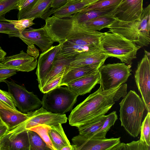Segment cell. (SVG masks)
<instances>
[{"mask_svg": "<svg viewBox=\"0 0 150 150\" xmlns=\"http://www.w3.org/2000/svg\"><path fill=\"white\" fill-rule=\"evenodd\" d=\"M5 109L13 112H21L18 110L16 111L13 110L0 100V109Z\"/></svg>", "mask_w": 150, "mask_h": 150, "instance_id": "cell-43", "label": "cell"}, {"mask_svg": "<svg viewBox=\"0 0 150 150\" xmlns=\"http://www.w3.org/2000/svg\"><path fill=\"white\" fill-rule=\"evenodd\" d=\"M62 124L59 123L50 126L48 130L50 139L56 150H61L64 146L71 145Z\"/></svg>", "mask_w": 150, "mask_h": 150, "instance_id": "cell-22", "label": "cell"}, {"mask_svg": "<svg viewBox=\"0 0 150 150\" xmlns=\"http://www.w3.org/2000/svg\"><path fill=\"white\" fill-rule=\"evenodd\" d=\"M115 20L108 14L99 17L78 25L88 30L99 31L104 28H107Z\"/></svg>", "mask_w": 150, "mask_h": 150, "instance_id": "cell-26", "label": "cell"}, {"mask_svg": "<svg viewBox=\"0 0 150 150\" xmlns=\"http://www.w3.org/2000/svg\"><path fill=\"white\" fill-rule=\"evenodd\" d=\"M44 94L42 106L48 111L60 114L71 110L78 96L67 86H60Z\"/></svg>", "mask_w": 150, "mask_h": 150, "instance_id": "cell-5", "label": "cell"}, {"mask_svg": "<svg viewBox=\"0 0 150 150\" xmlns=\"http://www.w3.org/2000/svg\"><path fill=\"white\" fill-rule=\"evenodd\" d=\"M143 0H122L109 13L110 16L119 21L129 22L139 19L143 11Z\"/></svg>", "mask_w": 150, "mask_h": 150, "instance_id": "cell-11", "label": "cell"}, {"mask_svg": "<svg viewBox=\"0 0 150 150\" xmlns=\"http://www.w3.org/2000/svg\"><path fill=\"white\" fill-rule=\"evenodd\" d=\"M6 54V52H5L0 47V62H1Z\"/></svg>", "mask_w": 150, "mask_h": 150, "instance_id": "cell-45", "label": "cell"}, {"mask_svg": "<svg viewBox=\"0 0 150 150\" xmlns=\"http://www.w3.org/2000/svg\"><path fill=\"white\" fill-rule=\"evenodd\" d=\"M28 130L17 134L11 139L6 135L1 144V150H30Z\"/></svg>", "mask_w": 150, "mask_h": 150, "instance_id": "cell-19", "label": "cell"}, {"mask_svg": "<svg viewBox=\"0 0 150 150\" xmlns=\"http://www.w3.org/2000/svg\"><path fill=\"white\" fill-rule=\"evenodd\" d=\"M0 122H3L0 119Z\"/></svg>", "mask_w": 150, "mask_h": 150, "instance_id": "cell-51", "label": "cell"}, {"mask_svg": "<svg viewBox=\"0 0 150 150\" xmlns=\"http://www.w3.org/2000/svg\"><path fill=\"white\" fill-rule=\"evenodd\" d=\"M35 18H23L18 20H8L5 18L1 21L8 22L13 24L14 27L17 29L21 34L22 32L27 28L34 25L33 21Z\"/></svg>", "mask_w": 150, "mask_h": 150, "instance_id": "cell-34", "label": "cell"}, {"mask_svg": "<svg viewBox=\"0 0 150 150\" xmlns=\"http://www.w3.org/2000/svg\"><path fill=\"white\" fill-rule=\"evenodd\" d=\"M72 61L71 59H55L50 71L42 81L38 84L40 91L55 76L63 72L66 73L69 69V63Z\"/></svg>", "mask_w": 150, "mask_h": 150, "instance_id": "cell-23", "label": "cell"}, {"mask_svg": "<svg viewBox=\"0 0 150 150\" xmlns=\"http://www.w3.org/2000/svg\"><path fill=\"white\" fill-rule=\"evenodd\" d=\"M27 52L30 55L36 58L38 57L39 54V50L34 45L28 46Z\"/></svg>", "mask_w": 150, "mask_h": 150, "instance_id": "cell-41", "label": "cell"}, {"mask_svg": "<svg viewBox=\"0 0 150 150\" xmlns=\"http://www.w3.org/2000/svg\"><path fill=\"white\" fill-rule=\"evenodd\" d=\"M75 0H69L68 2H70V1H75Z\"/></svg>", "mask_w": 150, "mask_h": 150, "instance_id": "cell-49", "label": "cell"}, {"mask_svg": "<svg viewBox=\"0 0 150 150\" xmlns=\"http://www.w3.org/2000/svg\"><path fill=\"white\" fill-rule=\"evenodd\" d=\"M66 73L65 72H63L55 76L45 85L40 91L44 93L60 86L59 84L63 76Z\"/></svg>", "mask_w": 150, "mask_h": 150, "instance_id": "cell-37", "label": "cell"}, {"mask_svg": "<svg viewBox=\"0 0 150 150\" xmlns=\"http://www.w3.org/2000/svg\"><path fill=\"white\" fill-rule=\"evenodd\" d=\"M8 86V92L11 94L16 107L21 112L26 113L40 108L42 101L32 92L28 91L23 86L13 81H5Z\"/></svg>", "mask_w": 150, "mask_h": 150, "instance_id": "cell-8", "label": "cell"}, {"mask_svg": "<svg viewBox=\"0 0 150 150\" xmlns=\"http://www.w3.org/2000/svg\"><path fill=\"white\" fill-rule=\"evenodd\" d=\"M18 0H0V21L5 18L6 14L13 9H17V3Z\"/></svg>", "mask_w": 150, "mask_h": 150, "instance_id": "cell-35", "label": "cell"}, {"mask_svg": "<svg viewBox=\"0 0 150 150\" xmlns=\"http://www.w3.org/2000/svg\"><path fill=\"white\" fill-rule=\"evenodd\" d=\"M17 70L10 68L0 62V83L5 82L7 78L16 74Z\"/></svg>", "mask_w": 150, "mask_h": 150, "instance_id": "cell-39", "label": "cell"}, {"mask_svg": "<svg viewBox=\"0 0 150 150\" xmlns=\"http://www.w3.org/2000/svg\"><path fill=\"white\" fill-rule=\"evenodd\" d=\"M37 0H18L17 3L18 10L21 12L32 6Z\"/></svg>", "mask_w": 150, "mask_h": 150, "instance_id": "cell-40", "label": "cell"}, {"mask_svg": "<svg viewBox=\"0 0 150 150\" xmlns=\"http://www.w3.org/2000/svg\"><path fill=\"white\" fill-rule=\"evenodd\" d=\"M1 63L5 66L18 71L29 72L34 69L37 64V58L21 50L18 54L5 57Z\"/></svg>", "mask_w": 150, "mask_h": 150, "instance_id": "cell-14", "label": "cell"}, {"mask_svg": "<svg viewBox=\"0 0 150 150\" xmlns=\"http://www.w3.org/2000/svg\"><path fill=\"white\" fill-rule=\"evenodd\" d=\"M130 67L123 62L101 66L98 71L99 84L103 90L113 88L125 83L131 75Z\"/></svg>", "mask_w": 150, "mask_h": 150, "instance_id": "cell-7", "label": "cell"}, {"mask_svg": "<svg viewBox=\"0 0 150 150\" xmlns=\"http://www.w3.org/2000/svg\"><path fill=\"white\" fill-rule=\"evenodd\" d=\"M150 5L143 9L139 18L129 22L115 19L107 28L116 33L143 47L150 43Z\"/></svg>", "mask_w": 150, "mask_h": 150, "instance_id": "cell-2", "label": "cell"}, {"mask_svg": "<svg viewBox=\"0 0 150 150\" xmlns=\"http://www.w3.org/2000/svg\"><path fill=\"white\" fill-rule=\"evenodd\" d=\"M30 145V150H50L46 143L36 132L28 130Z\"/></svg>", "mask_w": 150, "mask_h": 150, "instance_id": "cell-30", "label": "cell"}, {"mask_svg": "<svg viewBox=\"0 0 150 150\" xmlns=\"http://www.w3.org/2000/svg\"><path fill=\"white\" fill-rule=\"evenodd\" d=\"M8 131L7 126L4 124L0 125V137Z\"/></svg>", "mask_w": 150, "mask_h": 150, "instance_id": "cell-44", "label": "cell"}, {"mask_svg": "<svg viewBox=\"0 0 150 150\" xmlns=\"http://www.w3.org/2000/svg\"><path fill=\"white\" fill-rule=\"evenodd\" d=\"M122 0H98L83 8L79 12L90 10L111 12L116 8Z\"/></svg>", "mask_w": 150, "mask_h": 150, "instance_id": "cell-27", "label": "cell"}, {"mask_svg": "<svg viewBox=\"0 0 150 150\" xmlns=\"http://www.w3.org/2000/svg\"><path fill=\"white\" fill-rule=\"evenodd\" d=\"M7 133L0 137V150H1V142L3 140L4 137L6 134Z\"/></svg>", "mask_w": 150, "mask_h": 150, "instance_id": "cell-48", "label": "cell"}, {"mask_svg": "<svg viewBox=\"0 0 150 150\" xmlns=\"http://www.w3.org/2000/svg\"><path fill=\"white\" fill-rule=\"evenodd\" d=\"M117 119V116L116 111H113L106 115V119L100 129L92 137L98 139L106 138L107 132L113 126Z\"/></svg>", "mask_w": 150, "mask_h": 150, "instance_id": "cell-29", "label": "cell"}, {"mask_svg": "<svg viewBox=\"0 0 150 150\" xmlns=\"http://www.w3.org/2000/svg\"><path fill=\"white\" fill-rule=\"evenodd\" d=\"M62 42L59 43L58 45L52 46L49 49L40 54L37 63V68L35 73L38 84L42 81L50 71Z\"/></svg>", "mask_w": 150, "mask_h": 150, "instance_id": "cell-15", "label": "cell"}, {"mask_svg": "<svg viewBox=\"0 0 150 150\" xmlns=\"http://www.w3.org/2000/svg\"><path fill=\"white\" fill-rule=\"evenodd\" d=\"M106 118V115H101L83 123L78 125L77 127L79 134L91 137L102 127Z\"/></svg>", "mask_w": 150, "mask_h": 150, "instance_id": "cell-24", "label": "cell"}, {"mask_svg": "<svg viewBox=\"0 0 150 150\" xmlns=\"http://www.w3.org/2000/svg\"><path fill=\"white\" fill-rule=\"evenodd\" d=\"M110 12L90 10L83 12H78L69 17L73 19L78 25H79L99 17L109 14Z\"/></svg>", "mask_w": 150, "mask_h": 150, "instance_id": "cell-28", "label": "cell"}, {"mask_svg": "<svg viewBox=\"0 0 150 150\" xmlns=\"http://www.w3.org/2000/svg\"><path fill=\"white\" fill-rule=\"evenodd\" d=\"M0 33L7 34L9 37H19L20 34L13 24L6 21H0Z\"/></svg>", "mask_w": 150, "mask_h": 150, "instance_id": "cell-36", "label": "cell"}, {"mask_svg": "<svg viewBox=\"0 0 150 150\" xmlns=\"http://www.w3.org/2000/svg\"><path fill=\"white\" fill-rule=\"evenodd\" d=\"M143 57L138 63L135 80L145 108L150 110V53L146 50Z\"/></svg>", "mask_w": 150, "mask_h": 150, "instance_id": "cell-9", "label": "cell"}, {"mask_svg": "<svg viewBox=\"0 0 150 150\" xmlns=\"http://www.w3.org/2000/svg\"><path fill=\"white\" fill-rule=\"evenodd\" d=\"M119 103L121 125L133 137L140 133L145 105L142 99L134 91H130Z\"/></svg>", "mask_w": 150, "mask_h": 150, "instance_id": "cell-3", "label": "cell"}, {"mask_svg": "<svg viewBox=\"0 0 150 150\" xmlns=\"http://www.w3.org/2000/svg\"><path fill=\"white\" fill-rule=\"evenodd\" d=\"M86 4L87 6L89 5L98 0H83Z\"/></svg>", "mask_w": 150, "mask_h": 150, "instance_id": "cell-47", "label": "cell"}, {"mask_svg": "<svg viewBox=\"0 0 150 150\" xmlns=\"http://www.w3.org/2000/svg\"><path fill=\"white\" fill-rule=\"evenodd\" d=\"M127 84L123 83L113 88L103 90L100 86L73 110L69 116V123L76 127L101 115H104L115 102L127 94Z\"/></svg>", "mask_w": 150, "mask_h": 150, "instance_id": "cell-1", "label": "cell"}, {"mask_svg": "<svg viewBox=\"0 0 150 150\" xmlns=\"http://www.w3.org/2000/svg\"><path fill=\"white\" fill-rule=\"evenodd\" d=\"M69 0H52L50 8L55 9L61 7L67 3Z\"/></svg>", "mask_w": 150, "mask_h": 150, "instance_id": "cell-42", "label": "cell"}, {"mask_svg": "<svg viewBox=\"0 0 150 150\" xmlns=\"http://www.w3.org/2000/svg\"><path fill=\"white\" fill-rule=\"evenodd\" d=\"M150 113L148 112L143 121L141 124L140 139L150 146Z\"/></svg>", "mask_w": 150, "mask_h": 150, "instance_id": "cell-32", "label": "cell"}, {"mask_svg": "<svg viewBox=\"0 0 150 150\" xmlns=\"http://www.w3.org/2000/svg\"><path fill=\"white\" fill-rule=\"evenodd\" d=\"M19 38L28 46L36 45L42 52L51 47L54 42L44 27L38 29H25Z\"/></svg>", "mask_w": 150, "mask_h": 150, "instance_id": "cell-12", "label": "cell"}, {"mask_svg": "<svg viewBox=\"0 0 150 150\" xmlns=\"http://www.w3.org/2000/svg\"><path fill=\"white\" fill-rule=\"evenodd\" d=\"M109 57L99 49L86 53L74 59L70 63L69 67L88 66L98 69Z\"/></svg>", "mask_w": 150, "mask_h": 150, "instance_id": "cell-17", "label": "cell"}, {"mask_svg": "<svg viewBox=\"0 0 150 150\" xmlns=\"http://www.w3.org/2000/svg\"><path fill=\"white\" fill-rule=\"evenodd\" d=\"M98 69L69 83L67 86L78 96L83 95L91 92L99 83Z\"/></svg>", "mask_w": 150, "mask_h": 150, "instance_id": "cell-16", "label": "cell"}, {"mask_svg": "<svg viewBox=\"0 0 150 150\" xmlns=\"http://www.w3.org/2000/svg\"><path fill=\"white\" fill-rule=\"evenodd\" d=\"M0 100L13 110H18L16 108L13 98L8 91L0 89Z\"/></svg>", "mask_w": 150, "mask_h": 150, "instance_id": "cell-38", "label": "cell"}, {"mask_svg": "<svg viewBox=\"0 0 150 150\" xmlns=\"http://www.w3.org/2000/svg\"></svg>", "mask_w": 150, "mask_h": 150, "instance_id": "cell-52", "label": "cell"}, {"mask_svg": "<svg viewBox=\"0 0 150 150\" xmlns=\"http://www.w3.org/2000/svg\"><path fill=\"white\" fill-rule=\"evenodd\" d=\"M52 0H37L31 7L24 11H19L18 20L31 18H40L50 8Z\"/></svg>", "mask_w": 150, "mask_h": 150, "instance_id": "cell-21", "label": "cell"}, {"mask_svg": "<svg viewBox=\"0 0 150 150\" xmlns=\"http://www.w3.org/2000/svg\"><path fill=\"white\" fill-rule=\"evenodd\" d=\"M61 150H74V148L73 145H71L64 146Z\"/></svg>", "mask_w": 150, "mask_h": 150, "instance_id": "cell-46", "label": "cell"}, {"mask_svg": "<svg viewBox=\"0 0 150 150\" xmlns=\"http://www.w3.org/2000/svg\"><path fill=\"white\" fill-rule=\"evenodd\" d=\"M99 49L75 44L66 40L62 42L55 59H71L73 61L84 54Z\"/></svg>", "mask_w": 150, "mask_h": 150, "instance_id": "cell-18", "label": "cell"}, {"mask_svg": "<svg viewBox=\"0 0 150 150\" xmlns=\"http://www.w3.org/2000/svg\"><path fill=\"white\" fill-rule=\"evenodd\" d=\"M2 124H4L3 122H0V125Z\"/></svg>", "mask_w": 150, "mask_h": 150, "instance_id": "cell-50", "label": "cell"}, {"mask_svg": "<svg viewBox=\"0 0 150 150\" xmlns=\"http://www.w3.org/2000/svg\"><path fill=\"white\" fill-rule=\"evenodd\" d=\"M67 118L65 114H60L48 111L42 106L31 112L29 117L22 123L8 131L6 136L11 139L18 134L40 125L51 126L67 122Z\"/></svg>", "mask_w": 150, "mask_h": 150, "instance_id": "cell-6", "label": "cell"}, {"mask_svg": "<svg viewBox=\"0 0 150 150\" xmlns=\"http://www.w3.org/2000/svg\"><path fill=\"white\" fill-rule=\"evenodd\" d=\"M120 137L98 139L79 134L71 140L74 150H111L120 142Z\"/></svg>", "mask_w": 150, "mask_h": 150, "instance_id": "cell-10", "label": "cell"}, {"mask_svg": "<svg viewBox=\"0 0 150 150\" xmlns=\"http://www.w3.org/2000/svg\"><path fill=\"white\" fill-rule=\"evenodd\" d=\"M103 33L98 31L88 30L79 25L71 32L67 40L75 44L98 49H100V38Z\"/></svg>", "mask_w": 150, "mask_h": 150, "instance_id": "cell-13", "label": "cell"}, {"mask_svg": "<svg viewBox=\"0 0 150 150\" xmlns=\"http://www.w3.org/2000/svg\"><path fill=\"white\" fill-rule=\"evenodd\" d=\"M50 126L45 125H40L33 127L29 130L37 133L42 138L51 150H56L52 145L48 134Z\"/></svg>", "mask_w": 150, "mask_h": 150, "instance_id": "cell-33", "label": "cell"}, {"mask_svg": "<svg viewBox=\"0 0 150 150\" xmlns=\"http://www.w3.org/2000/svg\"><path fill=\"white\" fill-rule=\"evenodd\" d=\"M111 150H150V146L140 139L128 143H119Z\"/></svg>", "mask_w": 150, "mask_h": 150, "instance_id": "cell-31", "label": "cell"}, {"mask_svg": "<svg viewBox=\"0 0 150 150\" xmlns=\"http://www.w3.org/2000/svg\"><path fill=\"white\" fill-rule=\"evenodd\" d=\"M141 47L116 33H103L100 38L99 48L109 57L119 59L122 62L130 65L137 57Z\"/></svg>", "mask_w": 150, "mask_h": 150, "instance_id": "cell-4", "label": "cell"}, {"mask_svg": "<svg viewBox=\"0 0 150 150\" xmlns=\"http://www.w3.org/2000/svg\"><path fill=\"white\" fill-rule=\"evenodd\" d=\"M98 69L88 66L69 67V70L63 76L59 86H67L70 82L85 76Z\"/></svg>", "mask_w": 150, "mask_h": 150, "instance_id": "cell-25", "label": "cell"}, {"mask_svg": "<svg viewBox=\"0 0 150 150\" xmlns=\"http://www.w3.org/2000/svg\"><path fill=\"white\" fill-rule=\"evenodd\" d=\"M31 112L26 113H17L1 109L0 119L7 126L9 131L27 120L30 115Z\"/></svg>", "mask_w": 150, "mask_h": 150, "instance_id": "cell-20", "label": "cell"}]
</instances>
